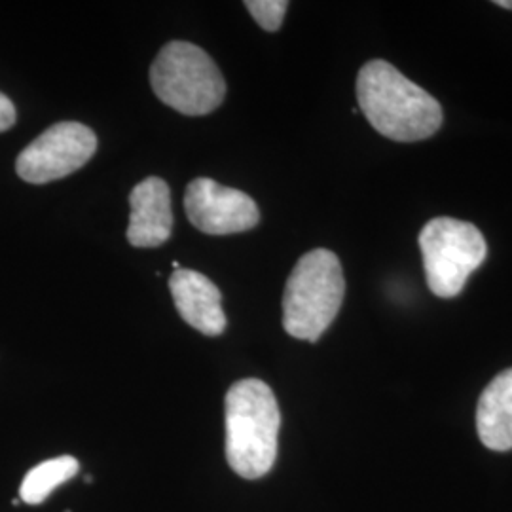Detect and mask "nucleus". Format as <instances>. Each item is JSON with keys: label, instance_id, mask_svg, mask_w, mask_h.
I'll return each instance as SVG.
<instances>
[{"label": "nucleus", "instance_id": "obj_2", "mask_svg": "<svg viewBox=\"0 0 512 512\" xmlns=\"http://www.w3.org/2000/svg\"><path fill=\"white\" fill-rule=\"evenodd\" d=\"M226 459L241 478L256 480L274 467L281 412L270 385L247 378L226 393Z\"/></svg>", "mask_w": 512, "mask_h": 512}, {"label": "nucleus", "instance_id": "obj_7", "mask_svg": "<svg viewBox=\"0 0 512 512\" xmlns=\"http://www.w3.org/2000/svg\"><path fill=\"white\" fill-rule=\"evenodd\" d=\"M184 209L188 220L209 236L247 232L260 220L258 207L251 196L205 177L188 184Z\"/></svg>", "mask_w": 512, "mask_h": 512}, {"label": "nucleus", "instance_id": "obj_9", "mask_svg": "<svg viewBox=\"0 0 512 512\" xmlns=\"http://www.w3.org/2000/svg\"><path fill=\"white\" fill-rule=\"evenodd\" d=\"M169 291L184 321L205 336H220L226 329L219 287L196 270H175Z\"/></svg>", "mask_w": 512, "mask_h": 512}, {"label": "nucleus", "instance_id": "obj_4", "mask_svg": "<svg viewBox=\"0 0 512 512\" xmlns=\"http://www.w3.org/2000/svg\"><path fill=\"white\" fill-rule=\"evenodd\" d=\"M150 84L162 103L186 116L219 109L226 95V82L211 55L184 40L160 50L150 67Z\"/></svg>", "mask_w": 512, "mask_h": 512}, {"label": "nucleus", "instance_id": "obj_13", "mask_svg": "<svg viewBox=\"0 0 512 512\" xmlns=\"http://www.w3.org/2000/svg\"><path fill=\"white\" fill-rule=\"evenodd\" d=\"M14 124H16V107L4 93H0V133L12 128Z\"/></svg>", "mask_w": 512, "mask_h": 512}, {"label": "nucleus", "instance_id": "obj_3", "mask_svg": "<svg viewBox=\"0 0 512 512\" xmlns=\"http://www.w3.org/2000/svg\"><path fill=\"white\" fill-rule=\"evenodd\" d=\"M346 279L340 258L329 249L302 256L283 293V327L298 340L317 342L344 304Z\"/></svg>", "mask_w": 512, "mask_h": 512}, {"label": "nucleus", "instance_id": "obj_6", "mask_svg": "<svg viewBox=\"0 0 512 512\" xmlns=\"http://www.w3.org/2000/svg\"><path fill=\"white\" fill-rule=\"evenodd\" d=\"M97 137L78 122H61L46 129L18 156L16 171L25 183L59 181L92 160Z\"/></svg>", "mask_w": 512, "mask_h": 512}, {"label": "nucleus", "instance_id": "obj_1", "mask_svg": "<svg viewBox=\"0 0 512 512\" xmlns=\"http://www.w3.org/2000/svg\"><path fill=\"white\" fill-rule=\"evenodd\" d=\"M357 101L370 126L397 143L429 139L442 126L439 101L384 59L359 71Z\"/></svg>", "mask_w": 512, "mask_h": 512}, {"label": "nucleus", "instance_id": "obj_5", "mask_svg": "<svg viewBox=\"0 0 512 512\" xmlns=\"http://www.w3.org/2000/svg\"><path fill=\"white\" fill-rule=\"evenodd\" d=\"M418 241L427 285L439 298H456L488 255L486 239L475 224L452 217L429 220Z\"/></svg>", "mask_w": 512, "mask_h": 512}, {"label": "nucleus", "instance_id": "obj_14", "mask_svg": "<svg viewBox=\"0 0 512 512\" xmlns=\"http://www.w3.org/2000/svg\"><path fill=\"white\" fill-rule=\"evenodd\" d=\"M495 4L499 8H505V10H512V0H495Z\"/></svg>", "mask_w": 512, "mask_h": 512}, {"label": "nucleus", "instance_id": "obj_10", "mask_svg": "<svg viewBox=\"0 0 512 512\" xmlns=\"http://www.w3.org/2000/svg\"><path fill=\"white\" fill-rule=\"evenodd\" d=\"M476 431L495 452L512 450V368L497 374L476 406Z\"/></svg>", "mask_w": 512, "mask_h": 512}, {"label": "nucleus", "instance_id": "obj_12", "mask_svg": "<svg viewBox=\"0 0 512 512\" xmlns=\"http://www.w3.org/2000/svg\"><path fill=\"white\" fill-rule=\"evenodd\" d=\"M245 8L264 31L274 33L283 23L289 2L287 0H247Z\"/></svg>", "mask_w": 512, "mask_h": 512}, {"label": "nucleus", "instance_id": "obj_15", "mask_svg": "<svg viewBox=\"0 0 512 512\" xmlns=\"http://www.w3.org/2000/svg\"><path fill=\"white\" fill-rule=\"evenodd\" d=\"M67 512H71V511H67Z\"/></svg>", "mask_w": 512, "mask_h": 512}, {"label": "nucleus", "instance_id": "obj_8", "mask_svg": "<svg viewBox=\"0 0 512 512\" xmlns=\"http://www.w3.org/2000/svg\"><path fill=\"white\" fill-rule=\"evenodd\" d=\"M128 241L139 249L164 245L173 232L171 192L164 179L148 177L129 194Z\"/></svg>", "mask_w": 512, "mask_h": 512}, {"label": "nucleus", "instance_id": "obj_11", "mask_svg": "<svg viewBox=\"0 0 512 512\" xmlns=\"http://www.w3.org/2000/svg\"><path fill=\"white\" fill-rule=\"evenodd\" d=\"M78 471L80 463L73 456H59L38 463L21 482V501L27 505H40L42 501L48 499V495L52 494L55 488L78 475Z\"/></svg>", "mask_w": 512, "mask_h": 512}]
</instances>
